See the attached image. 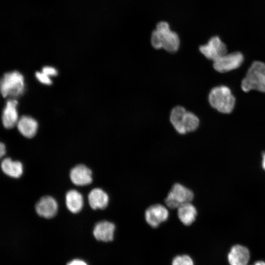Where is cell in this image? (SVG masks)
<instances>
[{"label":"cell","mask_w":265,"mask_h":265,"mask_svg":"<svg viewBox=\"0 0 265 265\" xmlns=\"http://www.w3.org/2000/svg\"><path fill=\"white\" fill-rule=\"evenodd\" d=\"M5 153V148L4 144L2 142L0 143V157H2L4 155Z\"/></svg>","instance_id":"25"},{"label":"cell","mask_w":265,"mask_h":265,"mask_svg":"<svg viewBox=\"0 0 265 265\" xmlns=\"http://www.w3.org/2000/svg\"><path fill=\"white\" fill-rule=\"evenodd\" d=\"M0 92L4 98L21 96L24 92L25 83L23 76L16 71L4 74L0 80Z\"/></svg>","instance_id":"4"},{"label":"cell","mask_w":265,"mask_h":265,"mask_svg":"<svg viewBox=\"0 0 265 265\" xmlns=\"http://www.w3.org/2000/svg\"><path fill=\"white\" fill-rule=\"evenodd\" d=\"M115 225L108 221H102L95 226L93 234L95 238L100 241L108 242L113 240Z\"/></svg>","instance_id":"13"},{"label":"cell","mask_w":265,"mask_h":265,"mask_svg":"<svg viewBox=\"0 0 265 265\" xmlns=\"http://www.w3.org/2000/svg\"><path fill=\"white\" fill-rule=\"evenodd\" d=\"M194 197L193 192L184 185L174 184L164 199L166 207L171 209H177L183 204L191 202Z\"/></svg>","instance_id":"5"},{"label":"cell","mask_w":265,"mask_h":265,"mask_svg":"<svg viewBox=\"0 0 265 265\" xmlns=\"http://www.w3.org/2000/svg\"><path fill=\"white\" fill-rule=\"evenodd\" d=\"M169 215L167 208L164 205L156 203L149 206L144 213L146 222L152 227L157 228L166 221Z\"/></svg>","instance_id":"7"},{"label":"cell","mask_w":265,"mask_h":265,"mask_svg":"<svg viewBox=\"0 0 265 265\" xmlns=\"http://www.w3.org/2000/svg\"><path fill=\"white\" fill-rule=\"evenodd\" d=\"M209 102L218 111L228 114L231 113L235 105L236 99L230 89L220 85L212 89L208 96Z\"/></svg>","instance_id":"2"},{"label":"cell","mask_w":265,"mask_h":265,"mask_svg":"<svg viewBox=\"0 0 265 265\" xmlns=\"http://www.w3.org/2000/svg\"><path fill=\"white\" fill-rule=\"evenodd\" d=\"M88 199L90 206L93 210L105 209L109 201L107 193L100 188L91 190L88 194Z\"/></svg>","instance_id":"14"},{"label":"cell","mask_w":265,"mask_h":265,"mask_svg":"<svg viewBox=\"0 0 265 265\" xmlns=\"http://www.w3.org/2000/svg\"><path fill=\"white\" fill-rule=\"evenodd\" d=\"M244 92L256 90L265 92V63L255 61L249 68L241 83Z\"/></svg>","instance_id":"3"},{"label":"cell","mask_w":265,"mask_h":265,"mask_svg":"<svg viewBox=\"0 0 265 265\" xmlns=\"http://www.w3.org/2000/svg\"><path fill=\"white\" fill-rule=\"evenodd\" d=\"M36 78L42 83L51 85L52 83L50 77L43 72H37L35 74Z\"/></svg>","instance_id":"22"},{"label":"cell","mask_w":265,"mask_h":265,"mask_svg":"<svg viewBox=\"0 0 265 265\" xmlns=\"http://www.w3.org/2000/svg\"><path fill=\"white\" fill-rule=\"evenodd\" d=\"M67 265H88L84 261L80 259H74L69 262Z\"/></svg>","instance_id":"24"},{"label":"cell","mask_w":265,"mask_h":265,"mask_svg":"<svg viewBox=\"0 0 265 265\" xmlns=\"http://www.w3.org/2000/svg\"><path fill=\"white\" fill-rule=\"evenodd\" d=\"M262 167L264 170H265V153H264L262 156Z\"/></svg>","instance_id":"26"},{"label":"cell","mask_w":265,"mask_h":265,"mask_svg":"<svg viewBox=\"0 0 265 265\" xmlns=\"http://www.w3.org/2000/svg\"><path fill=\"white\" fill-rule=\"evenodd\" d=\"M42 72L49 77L55 76L57 74V70L51 66H45L43 67Z\"/></svg>","instance_id":"23"},{"label":"cell","mask_w":265,"mask_h":265,"mask_svg":"<svg viewBox=\"0 0 265 265\" xmlns=\"http://www.w3.org/2000/svg\"><path fill=\"white\" fill-rule=\"evenodd\" d=\"M172 265H194V264L190 257L183 255L175 257L172 261Z\"/></svg>","instance_id":"21"},{"label":"cell","mask_w":265,"mask_h":265,"mask_svg":"<svg viewBox=\"0 0 265 265\" xmlns=\"http://www.w3.org/2000/svg\"><path fill=\"white\" fill-rule=\"evenodd\" d=\"M177 215L184 225L189 226L196 220L197 211L191 202H187L182 204L177 208Z\"/></svg>","instance_id":"16"},{"label":"cell","mask_w":265,"mask_h":265,"mask_svg":"<svg viewBox=\"0 0 265 265\" xmlns=\"http://www.w3.org/2000/svg\"><path fill=\"white\" fill-rule=\"evenodd\" d=\"M1 168L6 175L18 178L23 173V165L19 161H13L10 158H5L1 162Z\"/></svg>","instance_id":"18"},{"label":"cell","mask_w":265,"mask_h":265,"mask_svg":"<svg viewBox=\"0 0 265 265\" xmlns=\"http://www.w3.org/2000/svg\"><path fill=\"white\" fill-rule=\"evenodd\" d=\"M66 205L67 209L72 213L79 212L83 207V198L76 190H70L66 194Z\"/></svg>","instance_id":"19"},{"label":"cell","mask_w":265,"mask_h":265,"mask_svg":"<svg viewBox=\"0 0 265 265\" xmlns=\"http://www.w3.org/2000/svg\"><path fill=\"white\" fill-rule=\"evenodd\" d=\"M243 60V55L240 52L226 53L213 61V67L218 72L225 73L238 68Z\"/></svg>","instance_id":"6"},{"label":"cell","mask_w":265,"mask_h":265,"mask_svg":"<svg viewBox=\"0 0 265 265\" xmlns=\"http://www.w3.org/2000/svg\"><path fill=\"white\" fill-rule=\"evenodd\" d=\"M19 132L26 138H32L36 133L38 129L37 121L29 116H22L17 124Z\"/></svg>","instance_id":"17"},{"label":"cell","mask_w":265,"mask_h":265,"mask_svg":"<svg viewBox=\"0 0 265 265\" xmlns=\"http://www.w3.org/2000/svg\"><path fill=\"white\" fill-rule=\"evenodd\" d=\"M70 177L72 183L77 186H85L92 181V171L87 166L79 164L70 171Z\"/></svg>","instance_id":"12"},{"label":"cell","mask_w":265,"mask_h":265,"mask_svg":"<svg viewBox=\"0 0 265 265\" xmlns=\"http://www.w3.org/2000/svg\"><path fill=\"white\" fill-rule=\"evenodd\" d=\"M199 49L205 57L213 61L227 52L226 45L217 36L211 38L207 44L200 46Z\"/></svg>","instance_id":"8"},{"label":"cell","mask_w":265,"mask_h":265,"mask_svg":"<svg viewBox=\"0 0 265 265\" xmlns=\"http://www.w3.org/2000/svg\"><path fill=\"white\" fill-rule=\"evenodd\" d=\"M199 124V118L193 112L187 111L184 119V127L186 133L195 131Z\"/></svg>","instance_id":"20"},{"label":"cell","mask_w":265,"mask_h":265,"mask_svg":"<svg viewBox=\"0 0 265 265\" xmlns=\"http://www.w3.org/2000/svg\"><path fill=\"white\" fill-rule=\"evenodd\" d=\"M17 101L15 99L8 100L6 103L2 114V122L6 129H11L17 125L19 121L17 106Z\"/></svg>","instance_id":"11"},{"label":"cell","mask_w":265,"mask_h":265,"mask_svg":"<svg viewBox=\"0 0 265 265\" xmlns=\"http://www.w3.org/2000/svg\"><path fill=\"white\" fill-rule=\"evenodd\" d=\"M252 265H265V262L263 261H258L255 262Z\"/></svg>","instance_id":"27"},{"label":"cell","mask_w":265,"mask_h":265,"mask_svg":"<svg viewBox=\"0 0 265 265\" xmlns=\"http://www.w3.org/2000/svg\"><path fill=\"white\" fill-rule=\"evenodd\" d=\"M37 213L41 217L51 218L55 216L58 210L56 200L50 196H45L40 198L35 205Z\"/></svg>","instance_id":"10"},{"label":"cell","mask_w":265,"mask_h":265,"mask_svg":"<svg viewBox=\"0 0 265 265\" xmlns=\"http://www.w3.org/2000/svg\"><path fill=\"white\" fill-rule=\"evenodd\" d=\"M186 111L184 106H176L171 109L170 113V122L176 132L180 134H186L184 127V119Z\"/></svg>","instance_id":"15"},{"label":"cell","mask_w":265,"mask_h":265,"mask_svg":"<svg viewBox=\"0 0 265 265\" xmlns=\"http://www.w3.org/2000/svg\"><path fill=\"white\" fill-rule=\"evenodd\" d=\"M250 258L249 249L240 244L233 245L227 255L229 265H247Z\"/></svg>","instance_id":"9"},{"label":"cell","mask_w":265,"mask_h":265,"mask_svg":"<svg viewBox=\"0 0 265 265\" xmlns=\"http://www.w3.org/2000/svg\"><path fill=\"white\" fill-rule=\"evenodd\" d=\"M152 46L157 50L163 49L169 53H176L180 46L178 34L172 31L169 24L165 21L159 22L151 36Z\"/></svg>","instance_id":"1"}]
</instances>
